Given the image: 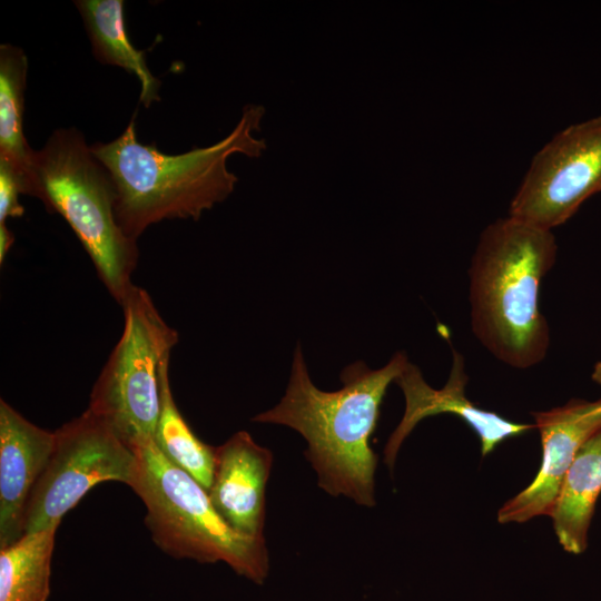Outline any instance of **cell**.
Here are the masks:
<instances>
[{
    "label": "cell",
    "mask_w": 601,
    "mask_h": 601,
    "mask_svg": "<svg viewBox=\"0 0 601 601\" xmlns=\"http://www.w3.org/2000/svg\"><path fill=\"white\" fill-rule=\"evenodd\" d=\"M406 354L395 353L381 368L357 361L341 373L343 386L333 392L316 387L296 346L286 392L273 408L252 420L288 426L306 440L305 455L318 486L332 496L375 505L377 456L370 445L388 385L404 371Z\"/></svg>",
    "instance_id": "6da1fadb"
},
{
    "label": "cell",
    "mask_w": 601,
    "mask_h": 601,
    "mask_svg": "<svg viewBox=\"0 0 601 601\" xmlns=\"http://www.w3.org/2000/svg\"><path fill=\"white\" fill-rule=\"evenodd\" d=\"M264 114V107L247 105L223 140L179 155L138 141L135 117L116 139L90 146L111 178L115 213L124 233L137 242L152 224L196 220L224 201L238 181L227 168L228 158L234 154L259 157L266 149L265 140L255 135Z\"/></svg>",
    "instance_id": "7a4b0ae2"
},
{
    "label": "cell",
    "mask_w": 601,
    "mask_h": 601,
    "mask_svg": "<svg viewBox=\"0 0 601 601\" xmlns=\"http://www.w3.org/2000/svg\"><path fill=\"white\" fill-rule=\"evenodd\" d=\"M558 245L552 230L511 216L486 226L469 268L471 327L480 343L514 368L541 363L550 327L539 305Z\"/></svg>",
    "instance_id": "3957f363"
},
{
    "label": "cell",
    "mask_w": 601,
    "mask_h": 601,
    "mask_svg": "<svg viewBox=\"0 0 601 601\" xmlns=\"http://www.w3.org/2000/svg\"><path fill=\"white\" fill-rule=\"evenodd\" d=\"M30 196L65 218L121 305L134 286L137 242L118 224L109 173L77 128L56 129L43 147L35 150Z\"/></svg>",
    "instance_id": "277c9868"
},
{
    "label": "cell",
    "mask_w": 601,
    "mask_h": 601,
    "mask_svg": "<svg viewBox=\"0 0 601 601\" xmlns=\"http://www.w3.org/2000/svg\"><path fill=\"white\" fill-rule=\"evenodd\" d=\"M134 450L138 469L130 487L146 506L145 524L154 543L176 559L224 562L238 575L263 584L269 572L265 538L233 530L214 509L207 491L169 462L154 439Z\"/></svg>",
    "instance_id": "5b68a950"
},
{
    "label": "cell",
    "mask_w": 601,
    "mask_h": 601,
    "mask_svg": "<svg viewBox=\"0 0 601 601\" xmlns=\"http://www.w3.org/2000/svg\"><path fill=\"white\" fill-rule=\"evenodd\" d=\"M121 307L122 334L92 387L87 410L135 449L154 439L162 377L178 333L141 287L134 285Z\"/></svg>",
    "instance_id": "8992f818"
},
{
    "label": "cell",
    "mask_w": 601,
    "mask_h": 601,
    "mask_svg": "<svg viewBox=\"0 0 601 601\" xmlns=\"http://www.w3.org/2000/svg\"><path fill=\"white\" fill-rule=\"evenodd\" d=\"M135 450L89 410L55 432V445L29 497L23 532L58 529L62 518L95 485L116 481L131 486Z\"/></svg>",
    "instance_id": "52a82bcc"
},
{
    "label": "cell",
    "mask_w": 601,
    "mask_h": 601,
    "mask_svg": "<svg viewBox=\"0 0 601 601\" xmlns=\"http://www.w3.org/2000/svg\"><path fill=\"white\" fill-rule=\"evenodd\" d=\"M601 190V116L571 125L533 157L509 216L543 229L562 225Z\"/></svg>",
    "instance_id": "ba28073f"
},
{
    "label": "cell",
    "mask_w": 601,
    "mask_h": 601,
    "mask_svg": "<svg viewBox=\"0 0 601 601\" xmlns=\"http://www.w3.org/2000/svg\"><path fill=\"white\" fill-rule=\"evenodd\" d=\"M533 416L542 443L541 466L531 484L499 510L497 521L502 524L551 515L578 450L601 427V398L572 400L560 407L534 412Z\"/></svg>",
    "instance_id": "9c48e42d"
},
{
    "label": "cell",
    "mask_w": 601,
    "mask_h": 601,
    "mask_svg": "<svg viewBox=\"0 0 601 601\" xmlns=\"http://www.w3.org/2000/svg\"><path fill=\"white\" fill-rule=\"evenodd\" d=\"M452 368L446 384L431 387L417 366L407 363L395 383L405 398L403 417L391 434L385 449L384 462L392 469L403 441L422 420L441 413H451L462 418L477 434L483 456L491 453L501 442L535 427L514 423L499 414L475 406L465 396L467 375L462 354L452 349Z\"/></svg>",
    "instance_id": "30bf717a"
},
{
    "label": "cell",
    "mask_w": 601,
    "mask_h": 601,
    "mask_svg": "<svg viewBox=\"0 0 601 601\" xmlns=\"http://www.w3.org/2000/svg\"><path fill=\"white\" fill-rule=\"evenodd\" d=\"M273 453L239 431L215 447L209 500L223 520L239 534L265 538L266 484Z\"/></svg>",
    "instance_id": "8fae6325"
},
{
    "label": "cell",
    "mask_w": 601,
    "mask_h": 601,
    "mask_svg": "<svg viewBox=\"0 0 601 601\" xmlns=\"http://www.w3.org/2000/svg\"><path fill=\"white\" fill-rule=\"evenodd\" d=\"M55 445V432L0 401V549L23 534L24 511Z\"/></svg>",
    "instance_id": "7c38bea8"
},
{
    "label": "cell",
    "mask_w": 601,
    "mask_h": 601,
    "mask_svg": "<svg viewBox=\"0 0 601 601\" xmlns=\"http://www.w3.org/2000/svg\"><path fill=\"white\" fill-rule=\"evenodd\" d=\"M601 492V427L578 450L562 482L551 518L560 544L570 553H582Z\"/></svg>",
    "instance_id": "4fadbf2b"
},
{
    "label": "cell",
    "mask_w": 601,
    "mask_h": 601,
    "mask_svg": "<svg viewBox=\"0 0 601 601\" xmlns=\"http://www.w3.org/2000/svg\"><path fill=\"white\" fill-rule=\"evenodd\" d=\"M78 9L92 47L95 58L117 66L137 77L139 101L145 107L159 101V80L149 70L145 51L136 49L125 28L122 0H77Z\"/></svg>",
    "instance_id": "5bb4252c"
},
{
    "label": "cell",
    "mask_w": 601,
    "mask_h": 601,
    "mask_svg": "<svg viewBox=\"0 0 601 601\" xmlns=\"http://www.w3.org/2000/svg\"><path fill=\"white\" fill-rule=\"evenodd\" d=\"M28 59L13 45L0 46V160L6 161L21 178L24 195L30 196L35 150L23 132L24 89Z\"/></svg>",
    "instance_id": "9a60e30c"
},
{
    "label": "cell",
    "mask_w": 601,
    "mask_h": 601,
    "mask_svg": "<svg viewBox=\"0 0 601 601\" xmlns=\"http://www.w3.org/2000/svg\"><path fill=\"white\" fill-rule=\"evenodd\" d=\"M57 529L23 534L0 549V601H47Z\"/></svg>",
    "instance_id": "2e32d148"
},
{
    "label": "cell",
    "mask_w": 601,
    "mask_h": 601,
    "mask_svg": "<svg viewBox=\"0 0 601 601\" xmlns=\"http://www.w3.org/2000/svg\"><path fill=\"white\" fill-rule=\"evenodd\" d=\"M154 442L169 462L193 476L208 491L214 471L215 447L200 441L179 413L165 373L161 384L160 414Z\"/></svg>",
    "instance_id": "e0dca14e"
},
{
    "label": "cell",
    "mask_w": 601,
    "mask_h": 601,
    "mask_svg": "<svg viewBox=\"0 0 601 601\" xmlns=\"http://www.w3.org/2000/svg\"><path fill=\"white\" fill-rule=\"evenodd\" d=\"M24 195L21 178L3 160H0V224H6L9 217L18 218L24 214V207L19 201V195Z\"/></svg>",
    "instance_id": "ac0fdd59"
},
{
    "label": "cell",
    "mask_w": 601,
    "mask_h": 601,
    "mask_svg": "<svg viewBox=\"0 0 601 601\" xmlns=\"http://www.w3.org/2000/svg\"><path fill=\"white\" fill-rule=\"evenodd\" d=\"M14 242L13 234L6 224H0V263L2 264L6 256Z\"/></svg>",
    "instance_id": "d6986e66"
},
{
    "label": "cell",
    "mask_w": 601,
    "mask_h": 601,
    "mask_svg": "<svg viewBox=\"0 0 601 601\" xmlns=\"http://www.w3.org/2000/svg\"><path fill=\"white\" fill-rule=\"evenodd\" d=\"M592 378L601 386V363H597L592 374Z\"/></svg>",
    "instance_id": "ffe728a7"
}]
</instances>
